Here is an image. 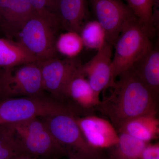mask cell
Listing matches in <instances>:
<instances>
[{"label":"cell","mask_w":159,"mask_h":159,"mask_svg":"<svg viewBox=\"0 0 159 159\" xmlns=\"http://www.w3.org/2000/svg\"><path fill=\"white\" fill-rule=\"evenodd\" d=\"M43 90L49 92L52 97L65 102V90L72 76L82 63L77 57H55L39 62Z\"/></svg>","instance_id":"obj_9"},{"label":"cell","mask_w":159,"mask_h":159,"mask_svg":"<svg viewBox=\"0 0 159 159\" xmlns=\"http://www.w3.org/2000/svg\"><path fill=\"white\" fill-rule=\"evenodd\" d=\"M36 61L35 57L19 42L6 38H0V69Z\"/></svg>","instance_id":"obj_17"},{"label":"cell","mask_w":159,"mask_h":159,"mask_svg":"<svg viewBox=\"0 0 159 159\" xmlns=\"http://www.w3.org/2000/svg\"><path fill=\"white\" fill-rule=\"evenodd\" d=\"M26 154L10 123L0 124V159H16Z\"/></svg>","instance_id":"obj_19"},{"label":"cell","mask_w":159,"mask_h":159,"mask_svg":"<svg viewBox=\"0 0 159 159\" xmlns=\"http://www.w3.org/2000/svg\"><path fill=\"white\" fill-rule=\"evenodd\" d=\"M60 28L58 18L36 12L26 22L16 38L40 62L57 57L56 42Z\"/></svg>","instance_id":"obj_3"},{"label":"cell","mask_w":159,"mask_h":159,"mask_svg":"<svg viewBox=\"0 0 159 159\" xmlns=\"http://www.w3.org/2000/svg\"><path fill=\"white\" fill-rule=\"evenodd\" d=\"M84 46L80 34L74 31H66L57 36L56 48L57 53L66 57L74 58L82 51Z\"/></svg>","instance_id":"obj_22"},{"label":"cell","mask_w":159,"mask_h":159,"mask_svg":"<svg viewBox=\"0 0 159 159\" xmlns=\"http://www.w3.org/2000/svg\"><path fill=\"white\" fill-rule=\"evenodd\" d=\"M16 159H39L34 157L30 156L28 155L24 154L18 157Z\"/></svg>","instance_id":"obj_25"},{"label":"cell","mask_w":159,"mask_h":159,"mask_svg":"<svg viewBox=\"0 0 159 159\" xmlns=\"http://www.w3.org/2000/svg\"><path fill=\"white\" fill-rule=\"evenodd\" d=\"M157 111L149 113L133 118L125 122L117 130L125 133L145 142L158 139L159 135V120Z\"/></svg>","instance_id":"obj_16"},{"label":"cell","mask_w":159,"mask_h":159,"mask_svg":"<svg viewBox=\"0 0 159 159\" xmlns=\"http://www.w3.org/2000/svg\"><path fill=\"white\" fill-rule=\"evenodd\" d=\"M110 94L103 96L97 110L107 117L117 131L128 120L157 111L159 98L131 66L119 76Z\"/></svg>","instance_id":"obj_1"},{"label":"cell","mask_w":159,"mask_h":159,"mask_svg":"<svg viewBox=\"0 0 159 159\" xmlns=\"http://www.w3.org/2000/svg\"><path fill=\"white\" fill-rule=\"evenodd\" d=\"M116 144L107 149L110 159H140L145 142L125 133H119Z\"/></svg>","instance_id":"obj_18"},{"label":"cell","mask_w":159,"mask_h":159,"mask_svg":"<svg viewBox=\"0 0 159 159\" xmlns=\"http://www.w3.org/2000/svg\"><path fill=\"white\" fill-rule=\"evenodd\" d=\"M113 46L106 41L93 58L80 68L95 93L99 97L100 93L112 87L114 80L112 70Z\"/></svg>","instance_id":"obj_10"},{"label":"cell","mask_w":159,"mask_h":159,"mask_svg":"<svg viewBox=\"0 0 159 159\" xmlns=\"http://www.w3.org/2000/svg\"><path fill=\"white\" fill-rule=\"evenodd\" d=\"M58 16L61 29L79 34L84 25L91 20L88 0H59Z\"/></svg>","instance_id":"obj_14"},{"label":"cell","mask_w":159,"mask_h":159,"mask_svg":"<svg viewBox=\"0 0 159 159\" xmlns=\"http://www.w3.org/2000/svg\"><path fill=\"white\" fill-rule=\"evenodd\" d=\"M75 120L84 137L92 147L107 149L118 142L119 134L110 121L94 115L75 116Z\"/></svg>","instance_id":"obj_12"},{"label":"cell","mask_w":159,"mask_h":159,"mask_svg":"<svg viewBox=\"0 0 159 159\" xmlns=\"http://www.w3.org/2000/svg\"><path fill=\"white\" fill-rule=\"evenodd\" d=\"M143 83L156 97L159 94V48L152 46L145 54L131 66Z\"/></svg>","instance_id":"obj_15"},{"label":"cell","mask_w":159,"mask_h":159,"mask_svg":"<svg viewBox=\"0 0 159 159\" xmlns=\"http://www.w3.org/2000/svg\"><path fill=\"white\" fill-rule=\"evenodd\" d=\"M11 123L26 155L39 159L64 156L45 122L39 118Z\"/></svg>","instance_id":"obj_6"},{"label":"cell","mask_w":159,"mask_h":159,"mask_svg":"<svg viewBox=\"0 0 159 159\" xmlns=\"http://www.w3.org/2000/svg\"><path fill=\"white\" fill-rule=\"evenodd\" d=\"M151 39L137 18L124 26L113 46L112 70L114 80L148 51L153 44Z\"/></svg>","instance_id":"obj_5"},{"label":"cell","mask_w":159,"mask_h":159,"mask_svg":"<svg viewBox=\"0 0 159 159\" xmlns=\"http://www.w3.org/2000/svg\"><path fill=\"white\" fill-rule=\"evenodd\" d=\"M35 12L28 0H0V31L6 38H16Z\"/></svg>","instance_id":"obj_13"},{"label":"cell","mask_w":159,"mask_h":159,"mask_svg":"<svg viewBox=\"0 0 159 159\" xmlns=\"http://www.w3.org/2000/svg\"><path fill=\"white\" fill-rule=\"evenodd\" d=\"M80 68L66 86L64 100L74 110L76 116L81 115L84 116L93 115V113L97 110L100 100L88 80L80 73Z\"/></svg>","instance_id":"obj_11"},{"label":"cell","mask_w":159,"mask_h":159,"mask_svg":"<svg viewBox=\"0 0 159 159\" xmlns=\"http://www.w3.org/2000/svg\"><path fill=\"white\" fill-rule=\"evenodd\" d=\"M96 20L105 31L106 40L113 46L124 26L137 18L123 0H88Z\"/></svg>","instance_id":"obj_8"},{"label":"cell","mask_w":159,"mask_h":159,"mask_svg":"<svg viewBox=\"0 0 159 159\" xmlns=\"http://www.w3.org/2000/svg\"><path fill=\"white\" fill-rule=\"evenodd\" d=\"M125 1L133 11L139 22L152 39L157 31L154 22L153 9L156 5L159 4V0Z\"/></svg>","instance_id":"obj_20"},{"label":"cell","mask_w":159,"mask_h":159,"mask_svg":"<svg viewBox=\"0 0 159 159\" xmlns=\"http://www.w3.org/2000/svg\"><path fill=\"white\" fill-rule=\"evenodd\" d=\"M140 159H159V143H148L143 148Z\"/></svg>","instance_id":"obj_24"},{"label":"cell","mask_w":159,"mask_h":159,"mask_svg":"<svg viewBox=\"0 0 159 159\" xmlns=\"http://www.w3.org/2000/svg\"><path fill=\"white\" fill-rule=\"evenodd\" d=\"M72 113L41 118L64 156L75 159H105L103 150L92 147L84 137Z\"/></svg>","instance_id":"obj_2"},{"label":"cell","mask_w":159,"mask_h":159,"mask_svg":"<svg viewBox=\"0 0 159 159\" xmlns=\"http://www.w3.org/2000/svg\"><path fill=\"white\" fill-rule=\"evenodd\" d=\"M39 14L51 17H58L59 0H28Z\"/></svg>","instance_id":"obj_23"},{"label":"cell","mask_w":159,"mask_h":159,"mask_svg":"<svg viewBox=\"0 0 159 159\" xmlns=\"http://www.w3.org/2000/svg\"><path fill=\"white\" fill-rule=\"evenodd\" d=\"M74 110L66 102L44 94L0 100V121L13 123L34 118H43Z\"/></svg>","instance_id":"obj_4"},{"label":"cell","mask_w":159,"mask_h":159,"mask_svg":"<svg viewBox=\"0 0 159 159\" xmlns=\"http://www.w3.org/2000/svg\"><path fill=\"white\" fill-rule=\"evenodd\" d=\"M1 123H2V122H1V121H0V124H1Z\"/></svg>","instance_id":"obj_26"},{"label":"cell","mask_w":159,"mask_h":159,"mask_svg":"<svg viewBox=\"0 0 159 159\" xmlns=\"http://www.w3.org/2000/svg\"><path fill=\"white\" fill-rule=\"evenodd\" d=\"M70 159V158H68V159Z\"/></svg>","instance_id":"obj_27"},{"label":"cell","mask_w":159,"mask_h":159,"mask_svg":"<svg viewBox=\"0 0 159 159\" xmlns=\"http://www.w3.org/2000/svg\"><path fill=\"white\" fill-rule=\"evenodd\" d=\"M84 47L98 50L106 40L105 31L97 20H89L84 25L80 31Z\"/></svg>","instance_id":"obj_21"},{"label":"cell","mask_w":159,"mask_h":159,"mask_svg":"<svg viewBox=\"0 0 159 159\" xmlns=\"http://www.w3.org/2000/svg\"><path fill=\"white\" fill-rule=\"evenodd\" d=\"M43 94L38 61L0 69V100Z\"/></svg>","instance_id":"obj_7"}]
</instances>
